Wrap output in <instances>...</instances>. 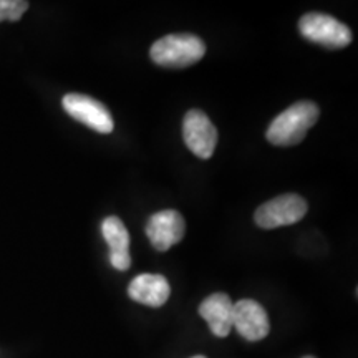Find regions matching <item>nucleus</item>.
<instances>
[{
  "instance_id": "7",
  "label": "nucleus",
  "mask_w": 358,
  "mask_h": 358,
  "mask_svg": "<svg viewBox=\"0 0 358 358\" xmlns=\"http://www.w3.org/2000/svg\"><path fill=\"white\" fill-rule=\"evenodd\" d=\"M232 327L249 342L266 338L271 330L266 308L252 299H243L232 307Z\"/></svg>"
},
{
  "instance_id": "9",
  "label": "nucleus",
  "mask_w": 358,
  "mask_h": 358,
  "mask_svg": "<svg viewBox=\"0 0 358 358\" xmlns=\"http://www.w3.org/2000/svg\"><path fill=\"white\" fill-rule=\"evenodd\" d=\"M101 232L110 248V262L116 271H128L131 266L129 256V234L122 219L116 216L106 217L101 224Z\"/></svg>"
},
{
  "instance_id": "11",
  "label": "nucleus",
  "mask_w": 358,
  "mask_h": 358,
  "mask_svg": "<svg viewBox=\"0 0 358 358\" xmlns=\"http://www.w3.org/2000/svg\"><path fill=\"white\" fill-rule=\"evenodd\" d=\"M232 307L234 303L229 295L217 292L204 299L199 306V315L208 322L211 332L216 337H227L232 329Z\"/></svg>"
},
{
  "instance_id": "14",
  "label": "nucleus",
  "mask_w": 358,
  "mask_h": 358,
  "mask_svg": "<svg viewBox=\"0 0 358 358\" xmlns=\"http://www.w3.org/2000/svg\"><path fill=\"white\" fill-rule=\"evenodd\" d=\"M303 358H315V357H303Z\"/></svg>"
},
{
  "instance_id": "2",
  "label": "nucleus",
  "mask_w": 358,
  "mask_h": 358,
  "mask_svg": "<svg viewBox=\"0 0 358 358\" xmlns=\"http://www.w3.org/2000/svg\"><path fill=\"white\" fill-rule=\"evenodd\" d=\"M206 53L203 40L192 34H171L153 43L150 55L164 69H186L198 64Z\"/></svg>"
},
{
  "instance_id": "8",
  "label": "nucleus",
  "mask_w": 358,
  "mask_h": 358,
  "mask_svg": "<svg viewBox=\"0 0 358 358\" xmlns=\"http://www.w3.org/2000/svg\"><path fill=\"white\" fill-rule=\"evenodd\" d=\"M186 222L185 217L174 209H164L153 214L146 224V236L156 250L171 249L174 244L185 237Z\"/></svg>"
},
{
  "instance_id": "3",
  "label": "nucleus",
  "mask_w": 358,
  "mask_h": 358,
  "mask_svg": "<svg viewBox=\"0 0 358 358\" xmlns=\"http://www.w3.org/2000/svg\"><path fill=\"white\" fill-rule=\"evenodd\" d=\"M299 32L310 42L325 48H345L352 43V30L345 24L325 15V13H307L299 20Z\"/></svg>"
},
{
  "instance_id": "5",
  "label": "nucleus",
  "mask_w": 358,
  "mask_h": 358,
  "mask_svg": "<svg viewBox=\"0 0 358 358\" xmlns=\"http://www.w3.org/2000/svg\"><path fill=\"white\" fill-rule=\"evenodd\" d=\"M64 108L71 118L77 120L85 127L95 129L98 133L108 134L113 131L115 122L110 110L95 98L80 95V93H69L64 96Z\"/></svg>"
},
{
  "instance_id": "13",
  "label": "nucleus",
  "mask_w": 358,
  "mask_h": 358,
  "mask_svg": "<svg viewBox=\"0 0 358 358\" xmlns=\"http://www.w3.org/2000/svg\"><path fill=\"white\" fill-rule=\"evenodd\" d=\"M192 358H206V357H203V355H196V357H192Z\"/></svg>"
},
{
  "instance_id": "1",
  "label": "nucleus",
  "mask_w": 358,
  "mask_h": 358,
  "mask_svg": "<svg viewBox=\"0 0 358 358\" xmlns=\"http://www.w3.org/2000/svg\"><path fill=\"white\" fill-rule=\"evenodd\" d=\"M319 106L313 101H297L284 110L268 124L267 141L275 146H294L303 141L313 124L319 120Z\"/></svg>"
},
{
  "instance_id": "10",
  "label": "nucleus",
  "mask_w": 358,
  "mask_h": 358,
  "mask_svg": "<svg viewBox=\"0 0 358 358\" xmlns=\"http://www.w3.org/2000/svg\"><path fill=\"white\" fill-rule=\"evenodd\" d=\"M169 282L166 277L159 274H141L134 277L128 287V295L134 302H140L148 307H161L168 302Z\"/></svg>"
},
{
  "instance_id": "6",
  "label": "nucleus",
  "mask_w": 358,
  "mask_h": 358,
  "mask_svg": "<svg viewBox=\"0 0 358 358\" xmlns=\"http://www.w3.org/2000/svg\"><path fill=\"white\" fill-rule=\"evenodd\" d=\"M182 136L186 146L198 158L209 159L216 150L217 129L201 110L187 111L182 122Z\"/></svg>"
},
{
  "instance_id": "4",
  "label": "nucleus",
  "mask_w": 358,
  "mask_h": 358,
  "mask_svg": "<svg viewBox=\"0 0 358 358\" xmlns=\"http://www.w3.org/2000/svg\"><path fill=\"white\" fill-rule=\"evenodd\" d=\"M308 211L307 201L299 194H282L267 201L254 214V221L262 229H275L299 222Z\"/></svg>"
},
{
  "instance_id": "12",
  "label": "nucleus",
  "mask_w": 358,
  "mask_h": 358,
  "mask_svg": "<svg viewBox=\"0 0 358 358\" xmlns=\"http://www.w3.org/2000/svg\"><path fill=\"white\" fill-rule=\"evenodd\" d=\"M27 8H29V2L25 0H0V22L20 20Z\"/></svg>"
}]
</instances>
